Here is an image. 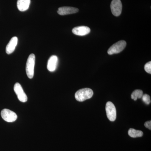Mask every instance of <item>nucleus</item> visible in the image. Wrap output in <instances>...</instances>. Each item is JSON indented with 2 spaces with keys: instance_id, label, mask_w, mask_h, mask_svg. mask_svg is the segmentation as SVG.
Masks as SVG:
<instances>
[{
  "instance_id": "17",
  "label": "nucleus",
  "mask_w": 151,
  "mask_h": 151,
  "mask_svg": "<svg viewBox=\"0 0 151 151\" xmlns=\"http://www.w3.org/2000/svg\"><path fill=\"white\" fill-rule=\"evenodd\" d=\"M145 126L149 129L151 130V121L146 122L145 124Z\"/></svg>"
},
{
  "instance_id": "5",
  "label": "nucleus",
  "mask_w": 151,
  "mask_h": 151,
  "mask_svg": "<svg viewBox=\"0 0 151 151\" xmlns=\"http://www.w3.org/2000/svg\"><path fill=\"white\" fill-rule=\"evenodd\" d=\"M1 116L5 121L8 122H14L17 119L16 113L8 109L2 110Z\"/></svg>"
},
{
  "instance_id": "14",
  "label": "nucleus",
  "mask_w": 151,
  "mask_h": 151,
  "mask_svg": "<svg viewBox=\"0 0 151 151\" xmlns=\"http://www.w3.org/2000/svg\"><path fill=\"white\" fill-rule=\"evenodd\" d=\"M143 92L142 90L139 89L135 90L131 95V98L135 101L137 100L138 99H140L142 97Z\"/></svg>"
},
{
  "instance_id": "9",
  "label": "nucleus",
  "mask_w": 151,
  "mask_h": 151,
  "mask_svg": "<svg viewBox=\"0 0 151 151\" xmlns=\"http://www.w3.org/2000/svg\"><path fill=\"white\" fill-rule=\"evenodd\" d=\"M78 9L72 7H61L58 9V13L60 15H66L76 13L78 12Z\"/></svg>"
},
{
  "instance_id": "12",
  "label": "nucleus",
  "mask_w": 151,
  "mask_h": 151,
  "mask_svg": "<svg viewBox=\"0 0 151 151\" xmlns=\"http://www.w3.org/2000/svg\"><path fill=\"white\" fill-rule=\"evenodd\" d=\"M30 4V0H18L17 6L19 10L24 12L29 9Z\"/></svg>"
},
{
  "instance_id": "7",
  "label": "nucleus",
  "mask_w": 151,
  "mask_h": 151,
  "mask_svg": "<svg viewBox=\"0 0 151 151\" xmlns=\"http://www.w3.org/2000/svg\"><path fill=\"white\" fill-rule=\"evenodd\" d=\"M111 12L113 15L119 17L122 12V4L121 0H113L111 4Z\"/></svg>"
},
{
  "instance_id": "15",
  "label": "nucleus",
  "mask_w": 151,
  "mask_h": 151,
  "mask_svg": "<svg viewBox=\"0 0 151 151\" xmlns=\"http://www.w3.org/2000/svg\"><path fill=\"white\" fill-rule=\"evenodd\" d=\"M143 101L146 103V104L149 105L151 103V98L150 95L147 94H143L142 97Z\"/></svg>"
},
{
  "instance_id": "3",
  "label": "nucleus",
  "mask_w": 151,
  "mask_h": 151,
  "mask_svg": "<svg viewBox=\"0 0 151 151\" xmlns=\"http://www.w3.org/2000/svg\"><path fill=\"white\" fill-rule=\"evenodd\" d=\"M127 45V42L124 40H120L113 44L109 48L108 51V54L111 55L118 54L123 51Z\"/></svg>"
},
{
  "instance_id": "10",
  "label": "nucleus",
  "mask_w": 151,
  "mask_h": 151,
  "mask_svg": "<svg viewBox=\"0 0 151 151\" xmlns=\"http://www.w3.org/2000/svg\"><path fill=\"white\" fill-rule=\"evenodd\" d=\"M58 63V58L56 55H52L48 60L47 68L49 71L53 72L56 70Z\"/></svg>"
},
{
  "instance_id": "4",
  "label": "nucleus",
  "mask_w": 151,
  "mask_h": 151,
  "mask_svg": "<svg viewBox=\"0 0 151 151\" xmlns=\"http://www.w3.org/2000/svg\"><path fill=\"white\" fill-rule=\"evenodd\" d=\"M105 110L108 119L111 122H114L116 119V110L114 104L111 102H107Z\"/></svg>"
},
{
  "instance_id": "6",
  "label": "nucleus",
  "mask_w": 151,
  "mask_h": 151,
  "mask_svg": "<svg viewBox=\"0 0 151 151\" xmlns=\"http://www.w3.org/2000/svg\"><path fill=\"white\" fill-rule=\"evenodd\" d=\"M14 91L17 96L19 100L22 103H25L27 101V97L24 91L20 84L16 83L14 86Z\"/></svg>"
},
{
  "instance_id": "1",
  "label": "nucleus",
  "mask_w": 151,
  "mask_h": 151,
  "mask_svg": "<svg viewBox=\"0 0 151 151\" xmlns=\"http://www.w3.org/2000/svg\"><path fill=\"white\" fill-rule=\"evenodd\" d=\"M93 94L92 89L88 88H84L79 89L76 92L75 97L77 101L83 102L90 99L93 96Z\"/></svg>"
},
{
  "instance_id": "11",
  "label": "nucleus",
  "mask_w": 151,
  "mask_h": 151,
  "mask_svg": "<svg viewBox=\"0 0 151 151\" xmlns=\"http://www.w3.org/2000/svg\"><path fill=\"white\" fill-rule=\"evenodd\" d=\"M17 43L18 38L17 37H14L11 39L6 47V52L7 54H12L14 51Z\"/></svg>"
},
{
  "instance_id": "16",
  "label": "nucleus",
  "mask_w": 151,
  "mask_h": 151,
  "mask_svg": "<svg viewBox=\"0 0 151 151\" xmlns=\"http://www.w3.org/2000/svg\"><path fill=\"white\" fill-rule=\"evenodd\" d=\"M145 70L147 72V73H151V62L147 63L145 65Z\"/></svg>"
},
{
  "instance_id": "2",
  "label": "nucleus",
  "mask_w": 151,
  "mask_h": 151,
  "mask_svg": "<svg viewBox=\"0 0 151 151\" xmlns=\"http://www.w3.org/2000/svg\"><path fill=\"white\" fill-rule=\"evenodd\" d=\"M35 56L34 54L30 55L28 58L26 66V71L29 78H33L34 74V68L35 65Z\"/></svg>"
},
{
  "instance_id": "8",
  "label": "nucleus",
  "mask_w": 151,
  "mask_h": 151,
  "mask_svg": "<svg viewBox=\"0 0 151 151\" xmlns=\"http://www.w3.org/2000/svg\"><path fill=\"white\" fill-rule=\"evenodd\" d=\"M72 32L76 35L83 36L89 33L90 29L88 27L81 26L74 27L72 29Z\"/></svg>"
},
{
  "instance_id": "13",
  "label": "nucleus",
  "mask_w": 151,
  "mask_h": 151,
  "mask_svg": "<svg viewBox=\"0 0 151 151\" xmlns=\"http://www.w3.org/2000/svg\"><path fill=\"white\" fill-rule=\"evenodd\" d=\"M128 134L132 138L140 137H142L143 133L140 130H137L134 129H130L128 131Z\"/></svg>"
}]
</instances>
